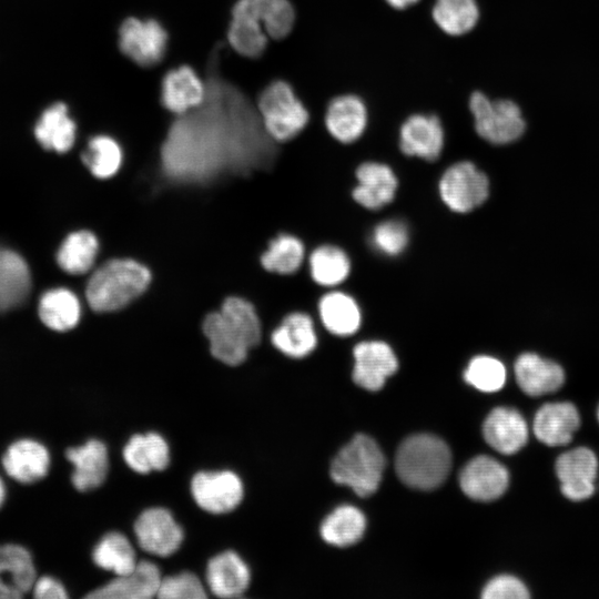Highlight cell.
<instances>
[{"instance_id":"52a82bcc","label":"cell","mask_w":599,"mask_h":599,"mask_svg":"<svg viewBox=\"0 0 599 599\" xmlns=\"http://www.w3.org/2000/svg\"><path fill=\"white\" fill-rule=\"evenodd\" d=\"M438 193L445 206L456 214H467L489 195L487 175L470 161L450 164L438 181Z\"/></svg>"},{"instance_id":"484cf974","label":"cell","mask_w":599,"mask_h":599,"mask_svg":"<svg viewBox=\"0 0 599 599\" xmlns=\"http://www.w3.org/2000/svg\"><path fill=\"white\" fill-rule=\"evenodd\" d=\"M250 570L234 551H224L213 557L206 568L210 590L221 598L242 596L250 585Z\"/></svg>"},{"instance_id":"d590c367","label":"cell","mask_w":599,"mask_h":599,"mask_svg":"<svg viewBox=\"0 0 599 599\" xmlns=\"http://www.w3.org/2000/svg\"><path fill=\"white\" fill-rule=\"evenodd\" d=\"M366 528V518L356 507L344 505L331 512L322 522L321 536L327 544L347 547L356 544Z\"/></svg>"},{"instance_id":"4fadbf2b","label":"cell","mask_w":599,"mask_h":599,"mask_svg":"<svg viewBox=\"0 0 599 599\" xmlns=\"http://www.w3.org/2000/svg\"><path fill=\"white\" fill-rule=\"evenodd\" d=\"M355 177L357 184L352 190V197L363 209L377 211L395 200L398 179L388 164L365 161L356 167Z\"/></svg>"},{"instance_id":"d4e9b609","label":"cell","mask_w":599,"mask_h":599,"mask_svg":"<svg viewBox=\"0 0 599 599\" xmlns=\"http://www.w3.org/2000/svg\"><path fill=\"white\" fill-rule=\"evenodd\" d=\"M273 346L292 358H304L317 346L313 318L304 312L287 314L272 332Z\"/></svg>"},{"instance_id":"7a4b0ae2","label":"cell","mask_w":599,"mask_h":599,"mask_svg":"<svg viewBox=\"0 0 599 599\" xmlns=\"http://www.w3.org/2000/svg\"><path fill=\"white\" fill-rule=\"evenodd\" d=\"M152 282L149 267L136 260L112 258L98 267L85 286L90 308L112 313L141 296Z\"/></svg>"},{"instance_id":"44dd1931","label":"cell","mask_w":599,"mask_h":599,"mask_svg":"<svg viewBox=\"0 0 599 599\" xmlns=\"http://www.w3.org/2000/svg\"><path fill=\"white\" fill-rule=\"evenodd\" d=\"M483 435L487 444L504 455H512L528 440V427L521 414L510 407H496L486 417Z\"/></svg>"},{"instance_id":"5bb4252c","label":"cell","mask_w":599,"mask_h":599,"mask_svg":"<svg viewBox=\"0 0 599 599\" xmlns=\"http://www.w3.org/2000/svg\"><path fill=\"white\" fill-rule=\"evenodd\" d=\"M140 547L160 557L174 554L183 540V530L172 514L164 508L144 510L134 524Z\"/></svg>"},{"instance_id":"5b68a950","label":"cell","mask_w":599,"mask_h":599,"mask_svg":"<svg viewBox=\"0 0 599 599\" xmlns=\"http://www.w3.org/2000/svg\"><path fill=\"white\" fill-rule=\"evenodd\" d=\"M257 111L262 125L274 142H287L307 126L311 115L292 84L284 80L271 82L260 94Z\"/></svg>"},{"instance_id":"b9f144b4","label":"cell","mask_w":599,"mask_h":599,"mask_svg":"<svg viewBox=\"0 0 599 599\" xmlns=\"http://www.w3.org/2000/svg\"><path fill=\"white\" fill-rule=\"evenodd\" d=\"M375 250L388 257L400 255L409 243L407 225L400 220H385L375 225L370 236Z\"/></svg>"},{"instance_id":"30bf717a","label":"cell","mask_w":599,"mask_h":599,"mask_svg":"<svg viewBox=\"0 0 599 599\" xmlns=\"http://www.w3.org/2000/svg\"><path fill=\"white\" fill-rule=\"evenodd\" d=\"M369 120L365 100L356 93L333 97L325 108L324 125L327 133L341 144H352L365 133Z\"/></svg>"},{"instance_id":"4dcf8cb0","label":"cell","mask_w":599,"mask_h":599,"mask_svg":"<svg viewBox=\"0 0 599 599\" xmlns=\"http://www.w3.org/2000/svg\"><path fill=\"white\" fill-rule=\"evenodd\" d=\"M430 17L434 24L447 37H463L475 29L480 10L476 0H435Z\"/></svg>"},{"instance_id":"603a6c76","label":"cell","mask_w":599,"mask_h":599,"mask_svg":"<svg viewBox=\"0 0 599 599\" xmlns=\"http://www.w3.org/2000/svg\"><path fill=\"white\" fill-rule=\"evenodd\" d=\"M318 317L332 335L347 337L356 334L363 321L357 301L343 291H331L317 303Z\"/></svg>"},{"instance_id":"9c48e42d","label":"cell","mask_w":599,"mask_h":599,"mask_svg":"<svg viewBox=\"0 0 599 599\" xmlns=\"http://www.w3.org/2000/svg\"><path fill=\"white\" fill-rule=\"evenodd\" d=\"M167 33L155 20L128 18L119 30L121 51L141 67H153L164 55Z\"/></svg>"},{"instance_id":"e575fe53","label":"cell","mask_w":599,"mask_h":599,"mask_svg":"<svg viewBox=\"0 0 599 599\" xmlns=\"http://www.w3.org/2000/svg\"><path fill=\"white\" fill-rule=\"evenodd\" d=\"M309 275L323 287H335L344 283L352 271L347 253L339 246L323 244L315 247L308 257Z\"/></svg>"},{"instance_id":"836d02e7","label":"cell","mask_w":599,"mask_h":599,"mask_svg":"<svg viewBox=\"0 0 599 599\" xmlns=\"http://www.w3.org/2000/svg\"><path fill=\"white\" fill-rule=\"evenodd\" d=\"M100 243L95 234L88 230L70 233L57 252V263L61 270L72 275L88 273L94 265Z\"/></svg>"},{"instance_id":"7bdbcfd3","label":"cell","mask_w":599,"mask_h":599,"mask_svg":"<svg viewBox=\"0 0 599 599\" xmlns=\"http://www.w3.org/2000/svg\"><path fill=\"white\" fill-rule=\"evenodd\" d=\"M158 598L162 599H203L205 588L192 572H181L161 579Z\"/></svg>"},{"instance_id":"ee69618b","label":"cell","mask_w":599,"mask_h":599,"mask_svg":"<svg viewBox=\"0 0 599 599\" xmlns=\"http://www.w3.org/2000/svg\"><path fill=\"white\" fill-rule=\"evenodd\" d=\"M484 599H527L529 592L526 586L516 577L501 575L491 579L484 588Z\"/></svg>"},{"instance_id":"4316f807","label":"cell","mask_w":599,"mask_h":599,"mask_svg":"<svg viewBox=\"0 0 599 599\" xmlns=\"http://www.w3.org/2000/svg\"><path fill=\"white\" fill-rule=\"evenodd\" d=\"M206 89L195 71L183 65L166 73L162 83V103L171 112L184 114L202 104Z\"/></svg>"},{"instance_id":"f1b7e54d","label":"cell","mask_w":599,"mask_h":599,"mask_svg":"<svg viewBox=\"0 0 599 599\" xmlns=\"http://www.w3.org/2000/svg\"><path fill=\"white\" fill-rule=\"evenodd\" d=\"M30 290L31 275L23 257L0 247V312L21 305Z\"/></svg>"},{"instance_id":"ba28073f","label":"cell","mask_w":599,"mask_h":599,"mask_svg":"<svg viewBox=\"0 0 599 599\" xmlns=\"http://www.w3.org/2000/svg\"><path fill=\"white\" fill-rule=\"evenodd\" d=\"M398 148L409 158L426 162L438 160L445 148V128L440 118L423 112L406 116L399 125Z\"/></svg>"},{"instance_id":"6da1fadb","label":"cell","mask_w":599,"mask_h":599,"mask_svg":"<svg viewBox=\"0 0 599 599\" xmlns=\"http://www.w3.org/2000/svg\"><path fill=\"white\" fill-rule=\"evenodd\" d=\"M202 331L212 356L230 366L242 364L262 338V323L255 306L240 296L226 297L219 311L209 313Z\"/></svg>"},{"instance_id":"ab89813d","label":"cell","mask_w":599,"mask_h":599,"mask_svg":"<svg viewBox=\"0 0 599 599\" xmlns=\"http://www.w3.org/2000/svg\"><path fill=\"white\" fill-rule=\"evenodd\" d=\"M92 558L97 566L116 576L132 571L138 565L132 545L124 535L115 531L99 541Z\"/></svg>"},{"instance_id":"cb8c5ba5","label":"cell","mask_w":599,"mask_h":599,"mask_svg":"<svg viewBox=\"0 0 599 599\" xmlns=\"http://www.w3.org/2000/svg\"><path fill=\"white\" fill-rule=\"evenodd\" d=\"M515 376L521 390L529 396L556 392L565 380L562 368L534 353L521 354L515 363Z\"/></svg>"},{"instance_id":"277c9868","label":"cell","mask_w":599,"mask_h":599,"mask_svg":"<svg viewBox=\"0 0 599 599\" xmlns=\"http://www.w3.org/2000/svg\"><path fill=\"white\" fill-rule=\"evenodd\" d=\"M385 466V456L376 441L357 434L333 459L331 477L357 496L368 497L378 489Z\"/></svg>"},{"instance_id":"7c38bea8","label":"cell","mask_w":599,"mask_h":599,"mask_svg":"<svg viewBox=\"0 0 599 599\" xmlns=\"http://www.w3.org/2000/svg\"><path fill=\"white\" fill-rule=\"evenodd\" d=\"M353 380L358 386L376 392L398 369V359L393 348L384 341H363L353 348Z\"/></svg>"},{"instance_id":"3957f363","label":"cell","mask_w":599,"mask_h":599,"mask_svg":"<svg viewBox=\"0 0 599 599\" xmlns=\"http://www.w3.org/2000/svg\"><path fill=\"white\" fill-rule=\"evenodd\" d=\"M450 468V449L444 440L434 435L409 436L396 453L397 476L410 488L435 489L446 480Z\"/></svg>"},{"instance_id":"f6af8a7d","label":"cell","mask_w":599,"mask_h":599,"mask_svg":"<svg viewBox=\"0 0 599 599\" xmlns=\"http://www.w3.org/2000/svg\"><path fill=\"white\" fill-rule=\"evenodd\" d=\"M31 590L38 599H64L68 597L63 585L50 576L35 579Z\"/></svg>"},{"instance_id":"bcb514c9","label":"cell","mask_w":599,"mask_h":599,"mask_svg":"<svg viewBox=\"0 0 599 599\" xmlns=\"http://www.w3.org/2000/svg\"><path fill=\"white\" fill-rule=\"evenodd\" d=\"M390 9L395 11H405L419 3L420 0H383Z\"/></svg>"},{"instance_id":"8992f818","label":"cell","mask_w":599,"mask_h":599,"mask_svg":"<svg viewBox=\"0 0 599 599\" xmlns=\"http://www.w3.org/2000/svg\"><path fill=\"white\" fill-rule=\"evenodd\" d=\"M467 104L476 133L491 144L511 143L525 131L520 108L511 100H491L476 90L470 93Z\"/></svg>"},{"instance_id":"9a60e30c","label":"cell","mask_w":599,"mask_h":599,"mask_svg":"<svg viewBox=\"0 0 599 599\" xmlns=\"http://www.w3.org/2000/svg\"><path fill=\"white\" fill-rule=\"evenodd\" d=\"M560 490L570 500L580 501L595 493L598 460L587 447H577L561 454L555 465Z\"/></svg>"},{"instance_id":"8d00e7d4","label":"cell","mask_w":599,"mask_h":599,"mask_svg":"<svg viewBox=\"0 0 599 599\" xmlns=\"http://www.w3.org/2000/svg\"><path fill=\"white\" fill-rule=\"evenodd\" d=\"M305 260V245L293 234L281 233L270 241L261 255L262 267L274 274L291 275L296 273Z\"/></svg>"},{"instance_id":"ac0fdd59","label":"cell","mask_w":599,"mask_h":599,"mask_svg":"<svg viewBox=\"0 0 599 599\" xmlns=\"http://www.w3.org/2000/svg\"><path fill=\"white\" fill-rule=\"evenodd\" d=\"M156 565L140 561L135 568L87 595L92 599H150L156 597L161 582Z\"/></svg>"},{"instance_id":"d6a6232c","label":"cell","mask_w":599,"mask_h":599,"mask_svg":"<svg viewBox=\"0 0 599 599\" xmlns=\"http://www.w3.org/2000/svg\"><path fill=\"white\" fill-rule=\"evenodd\" d=\"M128 466L140 474L163 470L170 463V450L165 439L156 433L134 435L123 449Z\"/></svg>"},{"instance_id":"f35d334b","label":"cell","mask_w":599,"mask_h":599,"mask_svg":"<svg viewBox=\"0 0 599 599\" xmlns=\"http://www.w3.org/2000/svg\"><path fill=\"white\" fill-rule=\"evenodd\" d=\"M81 158L94 177L106 180L120 171L123 153L120 144L113 138L97 135L90 139Z\"/></svg>"},{"instance_id":"ffe728a7","label":"cell","mask_w":599,"mask_h":599,"mask_svg":"<svg viewBox=\"0 0 599 599\" xmlns=\"http://www.w3.org/2000/svg\"><path fill=\"white\" fill-rule=\"evenodd\" d=\"M580 426V416L572 403L559 402L542 405L535 414L532 430L547 446H565Z\"/></svg>"},{"instance_id":"f546056e","label":"cell","mask_w":599,"mask_h":599,"mask_svg":"<svg viewBox=\"0 0 599 599\" xmlns=\"http://www.w3.org/2000/svg\"><path fill=\"white\" fill-rule=\"evenodd\" d=\"M77 125L64 103H54L40 116L34 128L38 142L50 151L68 152L75 142Z\"/></svg>"},{"instance_id":"60d3db41","label":"cell","mask_w":599,"mask_h":599,"mask_svg":"<svg viewBox=\"0 0 599 599\" xmlns=\"http://www.w3.org/2000/svg\"><path fill=\"white\" fill-rule=\"evenodd\" d=\"M464 379L481 392H497L505 384L506 368L499 359L493 356L478 355L468 363L464 372Z\"/></svg>"},{"instance_id":"d6986e66","label":"cell","mask_w":599,"mask_h":599,"mask_svg":"<svg viewBox=\"0 0 599 599\" xmlns=\"http://www.w3.org/2000/svg\"><path fill=\"white\" fill-rule=\"evenodd\" d=\"M2 466L8 476L16 481L32 484L47 476L50 468V454L38 440L18 439L4 451Z\"/></svg>"},{"instance_id":"c3c4849f","label":"cell","mask_w":599,"mask_h":599,"mask_svg":"<svg viewBox=\"0 0 599 599\" xmlns=\"http://www.w3.org/2000/svg\"><path fill=\"white\" fill-rule=\"evenodd\" d=\"M598 419H599V408H598Z\"/></svg>"},{"instance_id":"8fae6325","label":"cell","mask_w":599,"mask_h":599,"mask_svg":"<svg viewBox=\"0 0 599 599\" xmlns=\"http://www.w3.org/2000/svg\"><path fill=\"white\" fill-rule=\"evenodd\" d=\"M196 504L207 512L224 514L233 510L243 498V484L230 470L200 471L191 483Z\"/></svg>"},{"instance_id":"7dc6e473","label":"cell","mask_w":599,"mask_h":599,"mask_svg":"<svg viewBox=\"0 0 599 599\" xmlns=\"http://www.w3.org/2000/svg\"><path fill=\"white\" fill-rule=\"evenodd\" d=\"M6 495H7V490H6V485L2 480V478L0 477V508L1 506L3 505L4 500H6Z\"/></svg>"},{"instance_id":"7402d4cb","label":"cell","mask_w":599,"mask_h":599,"mask_svg":"<svg viewBox=\"0 0 599 599\" xmlns=\"http://www.w3.org/2000/svg\"><path fill=\"white\" fill-rule=\"evenodd\" d=\"M73 465L71 481L80 491L94 489L103 484L109 470V458L105 445L98 439L69 448L65 453Z\"/></svg>"},{"instance_id":"74e56055","label":"cell","mask_w":599,"mask_h":599,"mask_svg":"<svg viewBox=\"0 0 599 599\" xmlns=\"http://www.w3.org/2000/svg\"><path fill=\"white\" fill-rule=\"evenodd\" d=\"M268 35L262 24L252 16L232 10V21L227 31L231 47L246 58H258L267 47Z\"/></svg>"},{"instance_id":"1f68e13d","label":"cell","mask_w":599,"mask_h":599,"mask_svg":"<svg viewBox=\"0 0 599 599\" xmlns=\"http://www.w3.org/2000/svg\"><path fill=\"white\" fill-rule=\"evenodd\" d=\"M39 317L53 331H70L81 318L80 301L72 291L64 287L47 291L39 302Z\"/></svg>"},{"instance_id":"2e32d148","label":"cell","mask_w":599,"mask_h":599,"mask_svg":"<svg viewBox=\"0 0 599 599\" xmlns=\"http://www.w3.org/2000/svg\"><path fill=\"white\" fill-rule=\"evenodd\" d=\"M509 484V473L498 460L489 456H477L460 471L459 485L470 499L491 501L499 498Z\"/></svg>"},{"instance_id":"e0dca14e","label":"cell","mask_w":599,"mask_h":599,"mask_svg":"<svg viewBox=\"0 0 599 599\" xmlns=\"http://www.w3.org/2000/svg\"><path fill=\"white\" fill-rule=\"evenodd\" d=\"M30 551L17 544L0 545V599H19L35 581Z\"/></svg>"},{"instance_id":"83f0119b","label":"cell","mask_w":599,"mask_h":599,"mask_svg":"<svg viewBox=\"0 0 599 599\" xmlns=\"http://www.w3.org/2000/svg\"><path fill=\"white\" fill-rule=\"evenodd\" d=\"M233 9L255 18L273 40L286 38L296 22V11L290 0H238Z\"/></svg>"}]
</instances>
